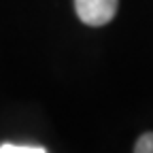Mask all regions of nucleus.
I'll list each match as a JSON object with an SVG mask.
<instances>
[{
    "mask_svg": "<svg viewBox=\"0 0 153 153\" xmlns=\"http://www.w3.org/2000/svg\"><path fill=\"white\" fill-rule=\"evenodd\" d=\"M136 153H153V132H145L134 145Z\"/></svg>",
    "mask_w": 153,
    "mask_h": 153,
    "instance_id": "7ed1b4c3",
    "label": "nucleus"
},
{
    "mask_svg": "<svg viewBox=\"0 0 153 153\" xmlns=\"http://www.w3.org/2000/svg\"><path fill=\"white\" fill-rule=\"evenodd\" d=\"M47 149L41 145H15V143H2L0 153H45Z\"/></svg>",
    "mask_w": 153,
    "mask_h": 153,
    "instance_id": "f03ea898",
    "label": "nucleus"
},
{
    "mask_svg": "<svg viewBox=\"0 0 153 153\" xmlns=\"http://www.w3.org/2000/svg\"><path fill=\"white\" fill-rule=\"evenodd\" d=\"M117 7L119 0H74L76 17L91 28L106 26L108 22H113V17L117 15Z\"/></svg>",
    "mask_w": 153,
    "mask_h": 153,
    "instance_id": "f257e3e1",
    "label": "nucleus"
}]
</instances>
